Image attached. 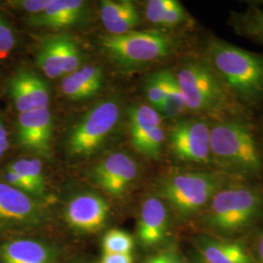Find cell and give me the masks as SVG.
Here are the masks:
<instances>
[{
  "instance_id": "28",
  "label": "cell",
  "mask_w": 263,
  "mask_h": 263,
  "mask_svg": "<svg viewBox=\"0 0 263 263\" xmlns=\"http://www.w3.org/2000/svg\"><path fill=\"white\" fill-rule=\"evenodd\" d=\"M76 80L97 94L103 87L104 74L101 67L96 66H81L76 71L70 73Z\"/></svg>"
},
{
  "instance_id": "29",
  "label": "cell",
  "mask_w": 263,
  "mask_h": 263,
  "mask_svg": "<svg viewBox=\"0 0 263 263\" xmlns=\"http://www.w3.org/2000/svg\"><path fill=\"white\" fill-rule=\"evenodd\" d=\"M52 0H8L1 1L0 7L16 13L28 14V17L37 15L47 8Z\"/></svg>"
},
{
  "instance_id": "25",
  "label": "cell",
  "mask_w": 263,
  "mask_h": 263,
  "mask_svg": "<svg viewBox=\"0 0 263 263\" xmlns=\"http://www.w3.org/2000/svg\"><path fill=\"white\" fill-rule=\"evenodd\" d=\"M19 45V36L16 28L0 10V61L13 56Z\"/></svg>"
},
{
  "instance_id": "12",
  "label": "cell",
  "mask_w": 263,
  "mask_h": 263,
  "mask_svg": "<svg viewBox=\"0 0 263 263\" xmlns=\"http://www.w3.org/2000/svg\"><path fill=\"white\" fill-rule=\"evenodd\" d=\"M139 176V166L131 156L118 152L109 155L95 167V183L111 196L119 197Z\"/></svg>"
},
{
  "instance_id": "13",
  "label": "cell",
  "mask_w": 263,
  "mask_h": 263,
  "mask_svg": "<svg viewBox=\"0 0 263 263\" xmlns=\"http://www.w3.org/2000/svg\"><path fill=\"white\" fill-rule=\"evenodd\" d=\"M65 216L73 229L92 233L104 227L109 216V205L98 194L81 193L68 202Z\"/></svg>"
},
{
  "instance_id": "23",
  "label": "cell",
  "mask_w": 263,
  "mask_h": 263,
  "mask_svg": "<svg viewBox=\"0 0 263 263\" xmlns=\"http://www.w3.org/2000/svg\"><path fill=\"white\" fill-rule=\"evenodd\" d=\"M165 83V100L158 112L169 118H176L186 109L176 74L170 70H162Z\"/></svg>"
},
{
  "instance_id": "3",
  "label": "cell",
  "mask_w": 263,
  "mask_h": 263,
  "mask_svg": "<svg viewBox=\"0 0 263 263\" xmlns=\"http://www.w3.org/2000/svg\"><path fill=\"white\" fill-rule=\"evenodd\" d=\"M211 161L219 169L240 177H254L263 170L259 147L244 122L221 120L211 126Z\"/></svg>"
},
{
  "instance_id": "24",
  "label": "cell",
  "mask_w": 263,
  "mask_h": 263,
  "mask_svg": "<svg viewBox=\"0 0 263 263\" xmlns=\"http://www.w3.org/2000/svg\"><path fill=\"white\" fill-rule=\"evenodd\" d=\"M60 51L64 76L70 74L81 67L82 53L73 38L67 34H60Z\"/></svg>"
},
{
  "instance_id": "14",
  "label": "cell",
  "mask_w": 263,
  "mask_h": 263,
  "mask_svg": "<svg viewBox=\"0 0 263 263\" xmlns=\"http://www.w3.org/2000/svg\"><path fill=\"white\" fill-rule=\"evenodd\" d=\"M170 213L166 203L158 196L147 197L141 204L138 238L142 248L151 249L161 244L167 237Z\"/></svg>"
},
{
  "instance_id": "18",
  "label": "cell",
  "mask_w": 263,
  "mask_h": 263,
  "mask_svg": "<svg viewBox=\"0 0 263 263\" xmlns=\"http://www.w3.org/2000/svg\"><path fill=\"white\" fill-rule=\"evenodd\" d=\"M198 254L206 263H254L239 243L200 236L196 240Z\"/></svg>"
},
{
  "instance_id": "4",
  "label": "cell",
  "mask_w": 263,
  "mask_h": 263,
  "mask_svg": "<svg viewBox=\"0 0 263 263\" xmlns=\"http://www.w3.org/2000/svg\"><path fill=\"white\" fill-rule=\"evenodd\" d=\"M229 185L224 174L190 171L170 175L157 185V195L180 219L199 215L216 195Z\"/></svg>"
},
{
  "instance_id": "11",
  "label": "cell",
  "mask_w": 263,
  "mask_h": 263,
  "mask_svg": "<svg viewBox=\"0 0 263 263\" xmlns=\"http://www.w3.org/2000/svg\"><path fill=\"white\" fill-rule=\"evenodd\" d=\"M5 91L17 114L48 108L50 103L47 83L26 66H19L7 78Z\"/></svg>"
},
{
  "instance_id": "27",
  "label": "cell",
  "mask_w": 263,
  "mask_h": 263,
  "mask_svg": "<svg viewBox=\"0 0 263 263\" xmlns=\"http://www.w3.org/2000/svg\"><path fill=\"white\" fill-rule=\"evenodd\" d=\"M166 139L165 131L162 126L155 128L138 144L134 147L136 151H139L141 154L151 158V159H159L162 147Z\"/></svg>"
},
{
  "instance_id": "33",
  "label": "cell",
  "mask_w": 263,
  "mask_h": 263,
  "mask_svg": "<svg viewBox=\"0 0 263 263\" xmlns=\"http://www.w3.org/2000/svg\"><path fill=\"white\" fill-rule=\"evenodd\" d=\"M101 263H134L132 254H104Z\"/></svg>"
},
{
  "instance_id": "26",
  "label": "cell",
  "mask_w": 263,
  "mask_h": 263,
  "mask_svg": "<svg viewBox=\"0 0 263 263\" xmlns=\"http://www.w3.org/2000/svg\"><path fill=\"white\" fill-rule=\"evenodd\" d=\"M134 249V239L120 229H111L104 237V254H131Z\"/></svg>"
},
{
  "instance_id": "20",
  "label": "cell",
  "mask_w": 263,
  "mask_h": 263,
  "mask_svg": "<svg viewBox=\"0 0 263 263\" xmlns=\"http://www.w3.org/2000/svg\"><path fill=\"white\" fill-rule=\"evenodd\" d=\"M128 113L130 134L134 146L142 141L152 130L162 126L159 112L151 105H134Z\"/></svg>"
},
{
  "instance_id": "36",
  "label": "cell",
  "mask_w": 263,
  "mask_h": 263,
  "mask_svg": "<svg viewBox=\"0 0 263 263\" xmlns=\"http://www.w3.org/2000/svg\"><path fill=\"white\" fill-rule=\"evenodd\" d=\"M256 254L259 263H263V234L259 237V240L256 246Z\"/></svg>"
},
{
  "instance_id": "1",
  "label": "cell",
  "mask_w": 263,
  "mask_h": 263,
  "mask_svg": "<svg viewBox=\"0 0 263 263\" xmlns=\"http://www.w3.org/2000/svg\"><path fill=\"white\" fill-rule=\"evenodd\" d=\"M198 216V224L214 235L240 234L263 216L262 191L251 185L229 184Z\"/></svg>"
},
{
  "instance_id": "10",
  "label": "cell",
  "mask_w": 263,
  "mask_h": 263,
  "mask_svg": "<svg viewBox=\"0 0 263 263\" xmlns=\"http://www.w3.org/2000/svg\"><path fill=\"white\" fill-rule=\"evenodd\" d=\"M53 115L48 108L19 113L13 125L14 145L21 151L46 156L51 151Z\"/></svg>"
},
{
  "instance_id": "15",
  "label": "cell",
  "mask_w": 263,
  "mask_h": 263,
  "mask_svg": "<svg viewBox=\"0 0 263 263\" xmlns=\"http://www.w3.org/2000/svg\"><path fill=\"white\" fill-rule=\"evenodd\" d=\"M86 3L81 0H52L47 8L37 15L27 18L33 28H67L84 19Z\"/></svg>"
},
{
  "instance_id": "31",
  "label": "cell",
  "mask_w": 263,
  "mask_h": 263,
  "mask_svg": "<svg viewBox=\"0 0 263 263\" xmlns=\"http://www.w3.org/2000/svg\"><path fill=\"white\" fill-rule=\"evenodd\" d=\"M62 92L70 100L82 101L94 96V93L78 82L70 74L65 76L62 81Z\"/></svg>"
},
{
  "instance_id": "16",
  "label": "cell",
  "mask_w": 263,
  "mask_h": 263,
  "mask_svg": "<svg viewBox=\"0 0 263 263\" xmlns=\"http://www.w3.org/2000/svg\"><path fill=\"white\" fill-rule=\"evenodd\" d=\"M54 259L53 249L36 240L18 239L0 246L2 263H53Z\"/></svg>"
},
{
  "instance_id": "35",
  "label": "cell",
  "mask_w": 263,
  "mask_h": 263,
  "mask_svg": "<svg viewBox=\"0 0 263 263\" xmlns=\"http://www.w3.org/2000/svg\"><path fill=\"white\" fill-rule=\"evenodd\" d=\"M166 260H167V252H163L151 256L145 260L144 263H166Z\"/></svg>"
},
{
  "instance_id": "37",
  "label": "cell",
  "mask_w": 263,
  "mask_h": 263,
  "mask_svg": "<svg viewBox=\"0 0 263 263\" xmlns=\"http://www.w3.org/2000/svg\"><path fill=\"white\" fill-rule=\"evenodd\" d=\"M257 28H258V30L260 31V33L263 35V12L257 18Z\"/></svg>"
},
{
  "instance_id": "34",
  "label": "cell",
  "mask_w": 263,
  "mask_h": 263,
  "mask_svg": "<svg viewBox=\"0 0 263 263\" xmlns=\"http://www.w3.org/2000/svg\"><path fill=\"white\" fill-rule=\"evenodd\" d=\"M166 252H167L166 263H185L177 252L175 251H166Z\"/></svg>"
},
{
  "instance_id": "9",
  "label": "cell",
  "mask_w": 263,
  "mask_h": 263,
  "mask_svg": "<svg viewBox=\"0 0 263 263\" xmlns=\"http://www.w3.org/2000/svg\"><path fill=\"white\" fill-rule=\"evenodd\" d=\"M211 126L199 118L176 123L170 132V146L174 155L183 162L209 164Z\"/></svg>"
},
{
  "instance_id": "5",
  "label": "cell",
  "mask_w": 263,
  "mask_h": 263,
  "mask_svg": "<svg viewBox=\"0 0 263 263\" xmlns=\"http://www.w3.org/2000/svg\"><path fill=\"white\" fill-rule=\"evenodd\" d=\"M176 77L188 110L217 114L228 105L229 92L208 61L188 63Z\"/></svg>"
},
{
  "instance_id": "30",
  "label": "cell",
  "mask_w": 263,
  "mask_h": 263,
  "mask_svg": "<svg viewBox=\"0 0 263 263\" xmlns=\"http://www.w3.org/2000/svg\"><path fill=\"white\" fill-rule=\"evenodd\" d=\"M144 91L151 106L158 111L165 100V83L162 70L151 74L147 78Z\"/></svg>"
},
{
  "instance_id": "6",
  "label": "cell",
  "mask_w": 263,
  "mask_h": 263,
  "mask_svg": "<svg viewBox=\"0 0 263 263\" xmlns=\"http://www.w3.org/2000/svg\"><path fill=\"white\" fill-rule=\"evenodd\" d=\"M102 45L115 61L123 66H141L172 54L174 41L157 30L130 31L120 35H108Z\"/></svg>"
},
{
  "instance_id": "2",
  "label": "cell",
  "mask_w": 263,
  "mask_h": 263,
  "mask_svg": "<svg viewBox=\"0 0 263 263\" xmlns=\"http://www.w3.org/2000/svg\"><path fill=\"white\" fill-rule=\"evenodd\" d=\"M207 54L229 94L252 106L262 102L263 56L219 40L209 43Z\"/></svg>"
},
{
  "instance_id": "7",
  "label": "cell",
  "mask_w": 263,
  "mask_h": 263,
  "mask_svg": "<svg viewBox=\"0 0 263 263\" xmlns=\"http://www.w3.org/2000/svg\"><path fill=\"white\" fill-rule=\"evenodd\" d=\"M119 115V104L113 100L96 104L70 132L66 142L67 152L71 156L91 155L114 129Z\"/></svg>"
},
{
  "instance_id": "8",
  "label": "cell",
  "mask_w": 263,
  "mask_h": 263,
  "mask_svg": "<svg viewBox=\"0 0 263 263\" xmlns=\"http://www.w3.org/2000/svg\"><path fill=\"white\" fill-rule=\"evenodd\" d=\"M47 214L42 204L0 179V231H18L42 226Z\"/></svg>"
},
{
  "instance_id": "22",
  "label": "cell",
  "mask_w": 263,
  "mask_h": 263,
  "mask_svg": "<svg viewBox=\"0 0 263 263\" xmlns=\"http://www.w3.org/2000/svg\"><path fill=\"white\" fill-rule=\"evenodd\" d=\"M5 167L17 173L35 188L38 197L44 195L46 184L43 166L40 160L30 157H18L8 162Z\"/></svg>"
},
{
  "instance_id": "32",
  "label": "cell",
  "mask_w": 263,
  "mask_h": 263,
  "mask_svg": "<svg viewBox=\"0 0 263 263\" xmlns=\"http://www.w3.org/2000/svg\"><path fill=\"white\" fill-rule=\"evenodd\" d=\"M13 145V129H10L6 120L0 115V161L8 156Z\"/></svg>"
},
{
  "instance_id": "21",
  "label": "cell",
  "mask_w": 263,
  "mask_h": 263,
  "mask_svg": "<svg viewBox=\"0 0 263 263\" xmlns=\"http://www.w3.org/2000/svg\"><path fill=\"white\" fill-rule=\"evenodd\" d=\"M38 67L49 78H59L64 76L62 69V60L60 51V34L44 38L35 54Z\"/></svg>"
},
{
  "instance_id": "17",
  "label": "cell",
  "mask_w": 263,
  "mask_h": 263,
  "mask_svg": "<svg viewBox=\"0 0 263 263\" xmlns=\"http://www.w3.org/2000/svg\"><path fill=\"white\" fill-rule=\"evenodd\" d=\"M101 19L110 35H120L132 31L140 24V15L129 0H104L101 5Z\"/></svg>"
},
{
  "instance_id": "38",
  "label": "cell",
  "mask_w": 263,
  "mask_h": 263,
  "mask_svg": "<svg viewBox=\"0 0 263 263\" xmlns=\"http://www.w3.org/2000/svg\"><path fill=\"white\" fill-rule=\"evenodd\" d=\"M189 263H206L203 259H202V257L197 254V255H194L191 259H190V261Z\"/></svg>"
},
{
  "instance_id": "19",
  "label": "cell",
  "mask_w": 263,
  "mask_h": 263,
  "mask_svg": "<svg viewBox=\"0 0 263 263\" xmlns=\"http://www.w3.org/2000/svg\"><path fill=\"white\" fill-rule=\"evenodd\" d=\"M147 20L164 27H174L186 20V11L177 0H151L146 4Z\"/></svg>"
}]
</instances>
